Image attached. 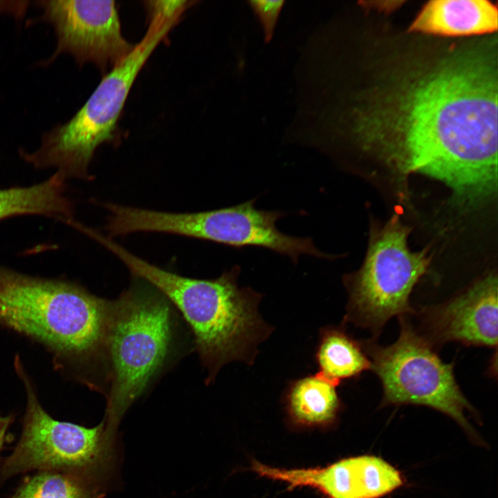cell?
Returning <instances> with one entry per match:
<instances>
[{
  "label": "cell",
  "mask_w": 498,
  "mask_h": 498,
  "mask_svg": "<svg viewBox=\"0 0 498 498\" xmlns=\"http://www.w3.org/2000/svg\"><path fill=\"white\" fill-rule=\"evenodd\" d=\"M418 72L374 112L362 144L398 174L436 179L455 205L475 208L497 191V73L472 53Z\"/></svg>",
  "instance_id": "1"
},
{
  "label": "cell",
  "mask_w": 498,
  "mask_h": 498,
  "mask_svg": "<svg viewBox=\"0 0 498 498\" xmlns=\"http://www.w3.org/2000/svg\"><path fill=\"white\" fill-rule=\"evenodd\" d=\"M110 300L80 284L0 266V326L42 345L62 377L104 394Z\"/></svg>",
  "instance_id": "2"
},
{
  "label": "cell",
  "mask_w": 498,
  "mask_h": 498,
  "mask_svg": "<svg viewBox=\"0 0 498 498\" xmlns=\"http://www.w3.org/2000/svg\"><path fill=\"white\" fill-rule=\"evenodd\" d=\"M100 244L123 262L133 277L162 293L182 315L194 337V347L208 371L207 385L234 361L253 365L259 345L273 333L259 312L262 295L239 286L235 266L212 279L185 277L136 256L110 237Z\"/></svg>",
  "instance_id": "3"
},
{
  "label": "cell",
  "mask_w": 498,
  "mask_h": 498,
  "mask_svg": "<svg viewBox=\"0 0 498 498\" xmlns=\"http://www.w3.org/2000/svg\"><path fill=\"white\" fill-rule=\"evenodd\" d=\"M178 317L169 300L145 280L110 300L106 352L107 406L103 421L112 440L122 416L166 368L177 340Z\"/></svg>",
  "instance_id": "4"
},
{
  "label": "cell",
  "mask_w": 498,
  "mask_h": 498,
  "mask_svg": "<svg viewBox=\"0 0 498 498\" xmlns=\"http://www.w3.org/2000/svg\"><path fill=\"white\" fill-rule=\"evenodd\" d=\"M176 24L173 19H151L144 37L126 59L106 73L69 120L44 133L37 149H20L22 158L35 168H55L66 181L88 178L96 149L116 136L118 121L140 70Z\"/></svg>",
  "instance_id": "5"
},
{
  "label": "cell",
  "mask_w": 498,
  "mask_h": 498,
  "mask_svg": "<svg viewBox=\"0 0 498 498\" xmlns=\"http://www.w3.org/2000/svg\"><path fill=\"white\" fill-rule=\"evenodd\" d=\"M252 199L234 206L192 213H174L129 206L121 207L116 227L122 235L161 232L210 241L232 247L256 246L288 257L297 263L302 255L332 259L317 248L312 239L293 237L276 223L285 214L258 209Z\"/></svg>",
  "instance_id": "6"
},
{
  "label": "cell",
  "mask_w": 498,
  "mask_h": 498,
  "mask_svg": "<svg viewBox=\"0 0 498 498\" xmlns=\"http://www.w3.org/2000/svg\"><path fill=\"white\" fill-rule=\"evenodd\" d=\"M409 233L398 216L374 233L361 268L343 278L349 294L344 322L377 334L392 317L414 313L409 295L430 260L426 250H410Z\"/></svg>",
  "instance_id": "7"
},
{
  "label": "cell",
  "mask_w": 498,
  "mask_h": 498,
  "mask_svg": "<svg viewBox=\"0 0 498 498\" xmlns=\"http://www.w3.org/2000/svg\"><path fill=\"white\" fill-rule=\"evenodd\" d=\"M399 320L400 334L393 344L362 343L371 369L382 384V405L431 407L451 417L475 438L466 415L475 414V411L455 380L453 364L443 362L430 342L404 315Z\"/></svg>",
  "instance_id": "8"
},
{
  "label": "cell",
  "mask_w": 498,
  "mask_h": 498,
  "mask_svg": "<svg viewBox=\"0 0 498 498\" xmlns=\"http://www.w3.org/2000/svg\"><path fill=\"white\" fill-rule=\"evenodd\" d=\"M14 367L24 387L26 406L20 439L0 466V485L31 470L63 472L95 482L111 455L112 441L104 422L88 428L54 419L42 406L18 355Z\"/></svg>",
  "instance_id": "9"
},
{
  "label": "cell",
  "mask_w": 498,
  "mask_h": 498,
  "mask_svg": "<svg viewBox=\"0 0 498 498\" xmlns=\"http://www.w3.org/2000/svg\"><path fill=\"white\" fill-rule=\"evenodd\" d=\"M42 9L37 21L50 24L56 47L42 66L62 53L77 64L93 63L102 73L122 64L133 50L122 36L115 1L59 0L35 2Z\"/></svg>",
  "instance_id": "10"
},
{
  "label": "cell",
  "mask_w": 498,
  "mask_h": 498,
  "mask_svg": "<svg viewBox=\"0 0 498 498\" xmlns=\"http://www.w3.org/2000/svg\"><path fill=\"white\" fill-rule=\"evenodd\" d=\"M261 477L283 481L289 488H313L329 498H380L403 485L400 472L384 459L362 455L324 468L281 469L252 462Z\"/></svg>",
  "instance_id": "11"
},
{
  "label": "cell",
  "mask_w": 498,
  "mask_h": 498,
  "mask_svg": "<svg viewBox=\"0 0 498 498\" xmlns=\"http://www.w3.org/2000/svg\"><path fill=\"white\" fill-rule=\"evenodd\" d=\"M432 346L458 342L495 349L497 344V277L489 273L444 303L418 311Z\"/></svg>",
  "instance_id": "12"
},
{
  "label": "cell",
  "mask_w": 498,
  "mask_h": 498,
  "mask_svg": "<svg viewBox=\"0 0 498 498\" xmlns=\"http://www.w3.org/2000/svg\"><path fill=\"white\" fill-rule=\"evenodd\" d=\"M497 29V8L484 0H435L421 9L410 32L445 36L489 33Z\"/></svg>",
  "instance_id": "13"
},
{
  "label": "cell",
  "mask_w": 498,
  "mask_h": 498,
  "mask_svg": "<svg viewBox=\"0 0 498 498\" xmlns=\"http://www.w3.org/2000/svg\"><path fill=\"white\" fill-rule=\"evenodd\" d=\"M337 387L317 372L292 381L284 398L291 421L306 427L332 424L342 407Z\"/></svg>",
  "instance_id": "14"
},
{
  "label": "cell",
  "mask_w": 498,
  "mask_h": 498,
  "mask_svg": "<svg viewBox=\"0 0 498 498\" xmlns=\"http://www.w3.org/2000/svg\"><path fill=\"white\" fill-rule=\"evenodd\" d=\"M315 360L317 373L336 386L371 369L362 343L351 337L343 326L320 329Z\"/></svg>",
  "instance_id": "15"
},
{
  "label": "cell",
  "mask_w": 498,
  "mask_h": 498,
  "mask_svg": "<svg viewBox=\"0 0 498 498\" xmlns=\"http://www.w3.org/2000/svg\"><path fill=\"white\" fill-rule=\"evenodd\" d=\"M10 498H100L95 482L53 470L26 478Z\"/></svg>",
  "instance_id": "16"
},
{
  "label": "cell",
  "mask_w": 498,
  "mask_h": 498,
  "mask_svg": "<svg viewBox=\"0 0 498 498\" xmlns=\"http://www.w3.org/2000/svg\"><path fill=\"white\" fill-rule=\"evenodd\" d=\"M248 3L261 24L265 42L269 43L273 39L284 1L252 0Z\"/></svg>",
  "instance_id": "17"
},
{
  "label": "cell",
  "mask_w": 498,
  "mask_h": 498,
  "mask_svg": "<svg viewBox=\"0 0 498 498\" xmlns=\"http://www.w3.org/2000/svg\"><path fill=\"white\" fill-rule=\"evenodd\" d=\"M194 3L191 1H151L145 2L149 17L160 15L166 17H181Z\"/></svg>",
  "instance_id": "18"
},
{
  "label": "cell",
  "mask_w": 498,
  "mask_h": 498,
  "mask_svg": "<svg viewBox=\"0 0 498 498\" xmlns=\"http://www.w3.org/2000/svg\"><path fill=\"white\" fill-rule=\"evenodd\" d=\"M14 421L13 415L0 416V451L4 443L7 430Z\"/></svg>",
  "instance_id": "19"
}]
</instances>
